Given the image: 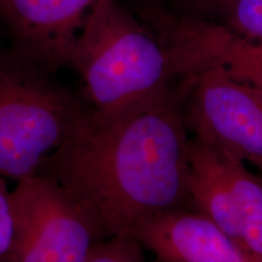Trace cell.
<instances>
[{
  "label": "cell",
  "instance_id": "cell-8",
  "mask_svg": "<svg viewBox=\"0 0 262 262\" xmlns=\"http://www.w3.org/2000/svg\"><path fill=\"white\" fill-rule=\"evenodd\" d=\"M130 235L162 262H262L189 206L153 216Z\"/></svg>",
  "mask_w": 262,
  "mask_h": 262
},
{
  "label": "cell",
  "instance_id": "cell-1",
  "mask_svg": "<svg viewBox=\"0 0 262 262\" xmlns=\"http://www.w3.org/2000/svg\"><path fill=\"white\" fill-rule=\"evenodd\" d=\"M188 86L114 116L86 107L39 173L86 212L101 239L131 234L153 216L189 206Z\"/></svg>",
  "mask_w": 262,
  "mask_h": 262
},
{
  "label": "cell",
  "instance_id": "cell-4",
  "mask_svg": "<svg viewBox=\"0 0 262 262\" xmlns=\"http://www.w3.org/2000/svg\"><path fill=\"white\" fill-rule=\"evenodd\" d=\"M15 243L11 262H85L102 241L83 209L54 179L42 173L11 189Z\"/></svg>",
  "mask_w": 262,
  "mask_h": 262
},
{
  "label": "cell",
  "instance_id": "cell-11",
  "mask_svg": "<svg viewBox=\"0 0 262 262\" xmlns=\"http://www.w3.org/2000/svg\"><path fill=\"white\" fill-rule=\"evenodd\" d=\"M214 22L238 34L262 39V0H199Z\"/></svg>",
  "mask_w": 262,
  "mask_h": 262
},
{
  "label": "cell",
  "instance_id": "cell-2",
  "mask_svg": "<svg viewBox=\"0 0 262 262\" xmlns=\"http://www.w3.org/2000/svg\"><path fill=\"white\" fill-rule=\"evenodd\" d=\"M68 67L79 74L83 101L98 116L125 112L178 84L162 41L117 0H98L91 9Z\"/></svg>",
  "mask_w": 262,
  "mask_h": 262
},
{
  "label": "cell",
  "instance_id": "cell-10",
  "mask_svg": "<svg viewBox=\"0 0 262 262\" xmlns=\"http://www.w3.org/2000/svg\"><path fill=\"white\" fill-rule=\"evenodd\" d=\"M222 155L241 228L242 245L262 260V176H257L247 164L227 153Z\"/></svg>",
  "mask_w": 262,
  "mask_h": 262
},
{
  "label": "cell",
  "instance_id": "cell-3",
  "mask_svg": "<svg viewBox=\"0 0 262 262\" xmlns=\"http://www.w3.org/2000/svg\"><path fill=\"white\" fill-rule=\"evenodd\" d=\"M51 74L0 48V178L17 182L39 173L88 107Z\"/></svg>",
  "mask_w": 262,
  "mask_h": 262
},
{
  "label": "cell",
  "instance_id": "cell-5",
  "mask_svg": "<svg viewBox=\"0 0 262 262\" xmlns=\"http://www.w3.org/2000/svg\"><path fill=\"white\" fill-rule=\"evenodd\" d=\"M183 119L188 133L217 147L262 176V90L219 68L187 79Z\"/></svg>",
  "mask_w": 262,
  "mask_h": 262
},
{
  "label": "cell",
  "instance_id": "cell-9",
  "mask_svg": "<svg viewBox=\"0 0 262 262\" xmlns=\"http://www.w3.org/2000/svg\"><path fill=\"white\" fill-rule=\"evenodd\" d=\"M188 160V195L191 208L206 216L242 245L241 228L222 152L206 141L189 135Z\"/></svg>",
  "mask_w": 262,
  "mask_h": 262
},
{
  "label": "cell",
  "instance_id": "cell-7",
  "mask_svg": "<svg viewBox=\"0 0 262 262\" xmlns=\"http://www.w3.org/2000/svg\"><path fill=\"white\" fill-rule=\"evenodd\" d=\"M98 0H0L14 49L51 72L70 66L85 18Z\"/></svg>",
  "mask_w": 262,
  "mask_h": 262
},
{
  "label": "cell",
  "instance_id": "cell-6",
  "mask_svg": "<svg viewBox=\"0 0 262 262\" xmlns=\"http://www.w3.org/2000/svg\"><path fill=\"white\" fill-rule=\"evenodd\" d=\"M150 22L179 79L219 68L232 79L262 90V39L244 37L214 21L175 16L164 9L157 10Z\"/></svg>",
  "mask_w": 262,
  "mask_h": 262
},
{
  "label": "cell",
  "instance_id": "cell-12",
  "mask_svg": "<svg viewBox=\"0 0 262 262\" xmlns=\"http://www.w3.org/2000/svg\"><path fill=\"white\" fill-rule=\"evenodd\" d=\"M85 262H146L143 248L133 235L102 239L94 245Z\"/></svg>",
  "mask_w": 262,
  "mask_h": 262
},
{
  "label": "cell",
  "instance_id": "cell-13",
  "mask_svg": "<svg viewBox=\"0 0 262 262\" xmlns=\"http://www.w3.org/2000/svg\"><path fill=\"white\" fill-rule=\"evenodd\" d=\"M8 180L0 178V262H11L15 243V214Z\"/></svg>",
  "mask_w": 262,
  "mask_h": 262
}]
</instances>
